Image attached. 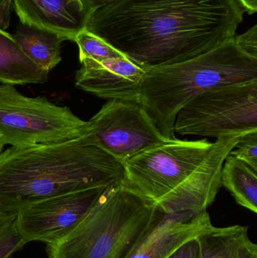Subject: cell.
<instances>
[{
    "mask_svg": "<svg viewBox=\"0 0 257 258\" xmlns=\"http://www.w3.org/2000/svg\"><path fill=\"white\" fill-rule=\"evenodd\" d=\"M10 1H11V3H12V0H10Z\"/></svg>",
    "mask_w": 257,
    "mask_h": 258,
    "instance_id": "cell-30",
    "label": "cell"
},
{
    "mask_svg": "<svg viewBox=\"0 0 257 258\" xmlns=\"http://www.w3.org/2000/svg\"><path fill=\"white\" fill-rule=\"evenodd\" d=\"M13 36L29 58L44 71L49 73L61 61L64 40L57 35L21 25Z\"/></svg>",
    "mask_w": 257,
    "mask_h": 258,
    "instance_id": "cell-15",
    "label": "cell"
},
{
    "mask_svg": "<svg viewBox=\"0 0 257 258\" xmlns=\"http://www.w3.org/2000/svg\"><path fill=\"white\" fill-rule=\"evenodd\" d=\"M89 123L97 144L122 165L142 150L167 140L137 101L110 100Z\"/></svg>",
    "mask_w": 257,
    "mask_h": 258,
    "instance_id": "cell-8",
    "label": "cell"
},
{
    "mask_svg": "<svg viewBox=\"0 0 257 258\" xmlns=\"http://www.w3.org/2000/svg\"><path fill=\"white\" fill-rule=\"evenodd\" d=\"M168 258H199V244L195 239L187 242Z\"/></svg>",
    "mask_w": 257,
    "mask_h": 258,
    "instance_id": "cell-22",
    "label": "cell"
},
{
    "mask_svg": "<svg viewBox=\"0 0 257 258\" xmlns=\"http://www.w3.org/2000/svg\"><path fill=\"white\" fill-rule=\"evenodd\" d=\"M253 80H257V57L246 52L235 36L193 58L148 70L140 103L163 136L172 139L177 114L195 97Z\"/></svg>",
    "mask_w": 257,
    "mask_h": 258,
    "instance_id": "cell-3",
    "label": "cell"
},
{
    "mask_svg": "<svg viewBox=\"0 0 257 258\" xmlns=\"http://www.w3.org/2000/svg\"><path fill=\"white\" fill-rule=\"evenodd\" d=\"M3 147H4V145H3V144H2L1 142H0V153H1L2 152H3Z\"/></svg>",
    "mask_w": 257,
    "mask_h": 258,
    "instance_id": "cell-28",
    "label": "cell"
},
{
    "mask_svg": "<svg viewBox=\"0 0 257 258\" xmlns=\"http://www.w3.org/2000/svg\"><path fill=\"white\" fill-rule=\"evenodd\" d=\"M244 13L240 0H113L89 15L85 28L149 70L234 37Z\"/></svg>",
    "mask_w": 257,
    "mask_h": 258,
    "instance_id": "cell-1",
    "label": "cell"
},
{
    "mask_svg": "<svg viewBox=\"0 0 257 258\" xmlns=\"http://www.w3.org/2000/svg\"><path fill=\"white\" fill-rule=\"evenodd\" d=\"M74 42L78 47L80 63L86 60L100 61L106 59L125 57L120 51L86 28L77 34Z\"/></svg>",
    "mask_w": 257,
    "mask_h": 258,
    "instance_id": "cell-18",
    "label": "cell"
},
{
    "mask_svg": "<svg viewBox=\"0 0 257 258\" xmlns=\"http://www.w3.org/2000/svg\"><path fill=\"white\" fill-rule=\"evenodd\" d=\"M124 180L123 165L89 132L63 142L11 147L0 153V211L16 215L45 199Z\"/></svg>",
    "mask_w": 257,
    "mask_h": 258,
    "instance_id": "cell-2",
    "label": "cell"
},
{
    "mask_svg": "<svg viewBox=\"0 0 257 258\" xmlns=\"http://www.w3.org/2000/svg\"><path fill=\"white\" fill-rule=\"evenodd\" d=\"M244 135L247 134H234L217 138L202 162L160 203L158 210L164 215H199L207 212L222 186L221 171L225 159Z\"/></svg>",
    "mask_w": 257,
    "mask_h": 258,
    "instance_id": "cell-10",
    "label": "cell"
},
{
    "mask_svg": "<svg viewBox=\"0 0 257 258\" xmlns=\"http://www.w3.org/2000/svg\"><path fill=\"white\" fill-rule=\"evenodd\" d=\"M212 145L207 139L166 140L124 162L125 182L158 209L197 168Z\"/></svg>",
    "mask_w": 257,
    "mask_h": 258,
    "instance_id": "cell-7",
    "label": "cell"
},
{
    "mask_svg": "<svg viewBox=\"0 0 257 258\" xmlns=\"http://www.w3.org/2000/svg\"><path fill=\"white\" fill-rule=\"evenodd\" d=\"M89 132V121L46 97L25 96L0 84V142L11 147L63 142Z\"/></svg>",
    "mask_w": 257,
    "mask_h": 258,
    "instance_id": "cell-5",
    "label": "cell"
},
{
    "mask_svg": "<svg viewBox=\"0 0 257 258\" xmlns=\"http://www.w3.org/2000/svg\"><path fill=\"white\" fill-rule=\"evenodd\" d=\"M248 238L247 227H215L196 238L199 258H236L240 248Z\"/></svg>",
    "mask_w": 257,
    "mask_h": 258,
    "instance_id": "cell-17",
    "label": "cell"
},
{
    "mask_svg": "<svg viewBox=\"0 0 257 258\" xmlns=\"http://www.w3.org/2000/svg\"><path fill=\"white\" fill-rule=\"evenodd\" d=\"M125 180L106 188L81 221L58 242L48 258H126L164 217Z\"/></svg>",
    "mask_w": 257,
    "mask_h": 258,
    "instance_id": "cell-4",
    "label": "cell"
},
{
    "mask_svg": "<svg viewBox=\"0 0 257 258\" xmlns=\"http://www.w3.org/2000/svg\"><path fill=\"white\" fill-rule=\"evenodd\" d=\"M12 6L10 0H0V27L5 30L9 27Z\"/></svg>",
    "mask_w": 257,
    "mask_h": 258,
    "instance_id": "cell-23",
    "label": "cell"
},
{
    "mask_svg": "<svg viewBox=\"0 0 257 258\" xmlns=\"http://www.w3.org/2000/svg\"><path fill=\"white\" fill-rule=\"evenodd\" d=\"M75 74L78 89L104 99L140 102V89L148 70L128 57L81 62Z\"/></svg>",
    "mask_w": 257,
    "mask_h": 258,
    "instance_id": "cell-11",
    "label": "cell"
},
{
    "mask_svg": "<svg viewBox=\"0 0 257 258\" xmlns=\"http://www.w3.org/2000/svg\"><path fill=\"white\" fill-rule=\"evenodd\" d=\"M236 258H257V245L248 238L241 245Z\"/></svg>",
    "mask_w": 257,
    "mask_h": 258,
    "instance_id": "cell-24",
    "label": "cell"
},
{
    "mask_svg": "<svg viewBox=\"0 0 257 258\" xmlns=\"http://www.w3.org/2000/svg\"><path fill=\"white\" fill-rule=\"evenodd\" d=\"M214 228L208 212L164 215L126 258H168L184 244Z\"/></svg>",
    "mask_w": 257,
    "mask_h": 258,
    "instance_id": "cell-12",
    "label": "cell"
},
{
    "mask_svg": "<svg viewBox=\"0 0 257 258\" xmlns=\"http://www.w3.org/2000/svg\"><path fill=\"white\" fill-rule=\"evenodd\" d=\"M74 1L78 2V3H80L81 4V1H80V0H74ZM81 5H82V4H81Z\"/></svg>",
    "mask_w": 257,
    "mask_h": 258,
    "instance_id": "cell-29",
    "label": "cell"
},
{
    "mask_svg": "<svg viewBox=\"0 0 257 258\" xmlns=\"http://www.w3.org/2000/svg\"><path fill=\"white\" fill-rule=\"evenodd\" d=\"M21 25L73 41L85 28L89 15L74 0H12Z\"/></svg>",
    "mask_w": 257,
    "mask_h": 258,
    "instance_id": "cell-13",
    "label": "cell"
},
{
    "mask_svg": "<svg viewBox=\"0 0 257 258\" xmlns=\"http://www.w3.org/2000/svg\"><path fill=\"white\" fill-rule=\"evenodd\" d=\"M15 218L0 228V258H10L27 244L18 230Z\"/></svg>",
    "mask_w": 257,
    "mask_h": 258,
    "instance_id": "cell-19",
    "label": "cell"
},
{
    "mask_svg": "<svg viewBox=\"0 0 257 258\" xmlns=\"http://www.w3.org/2000/svg\"><path fill=\"white\" fill-rule=\"evenodd\" d=\"M248 15H253L257 12V0H240Z\"/></svg>",
    "mask_w": 257,
    "mask_h": 258,
    "instance_id": "cell-26",
    "label": "cell"
},
{
    "mask_svg": "<svg viewBox=\"0 0 257 258\" xmlns=\"http://www.w3.org/2000/svg\"><path fill=\"white\" fill-rule=\"evenodd\" d=\"M229 154L257 171V131L243 135Z\"/></svg>",
    "mask_w": 257,
    "mask_h": 258,
    "instance_id": "cell-20",
    "label": "cell"
},
{
    "mask_svg": "<svg viewBox=\"0 0 257 258\" xmlns=\"http://www.w3.org/2000/svg\"><path fill=\"white\" fill-rule=\"evenodd\" d=\"M257 171L232 155L225 159L221 171L222 186L233 196L239 206L257 213Z\"/></svg>",
    "mask_w": 257,
    "mask_h": 258,
    "instance_id": "cell-16",
    "label": "cell"
},
{
    "mask_svg": "<svg viewBox=\"0 0 257 258\" xmlns=\"http://www.w3.org/2000/svg\"><path fill=\"white\" fill-rule=\"evenodd\" d=\"M257 131V80L216 88L195 97L177 114L174 132L217 138Z\"/></svg>",
    "mask_w": 257,
    "mask_h": 258,
    "instance_id": "cell-6",
    "label": "cell"
},
{
    "mask_svg": "<svg viewBox=\"0 0 257 258\" xmlns=\"http://www.w3.org/2000/svg\"><path fill=\"white\" fill-rule=\"evenodd\" d=\"M106 188L68 192L30 205L17 214L18 230L27 243L39 242L53 245L81 221Z\"/></svg>",
    "mask_w": 257,
    "mask_h": 258,
    "instance_id": "cell-9",
    "label": "cell"
},
{
    "mask_svg": "<svg viewBox=\"0 0 257 258\" xmlns=\"http://www.w3.org/2000/svg\"><path fill=\"white\" fill-rule=\"evenodd\" d=\"M15 217H16L15 215H9V214L5 213V212L0 211V228L3 225H5L6 223L15 218Z\"/></svg>",
    "mask_w": 257,
    "mask_h": 258,
    "instance_id": "cell-27",
    "label": "cell"
},
{
    "mask_svg": "<svg viewBox=\"0 0 257 258\" xmlns=\"http://www.w3.org/2000/svg\"><path fill=\"white\" fill-rule=\"evenodd\" d=\"M82 4L83 9L88 15H91L95 9L108 4L113 0H80Z\"/></svg>",
    "mask_w": 257,
    "mask_h": 258,
    "instance_id": "cell-25",
    "label": "cell"
},
{
    "mask_svg": "<svg viewBox=\"0 0 257 258\" xmlns=\"http://www.w3.org/2000/svg\"><path fill=\"white\" fill-rule=\"evenodd\" d=\"M238 45L248 54L257 57V25L247 30L246 33L236 36Z\"/></svg>",
    "mask_w": 257,
    "mask_h": 258,
    "instance_id": "cell-21",
    "label": "cell"
},
{
    "mask_svg": "<svg viewBox=\"0 0 257 258\" xmlns=\"http://www.w3.org/2000/svg\"><path fill=\"white\" fill-rule=\"evenodd\" d=\"M48 74L29 58L13 34L0 27L1 84H43L48 81Z\"/></svg>",
    "mask_w": 257,
    "mask_h": 258,
    "instance_id": "cell-14",
    "label": "cell"
}]
</instances>
